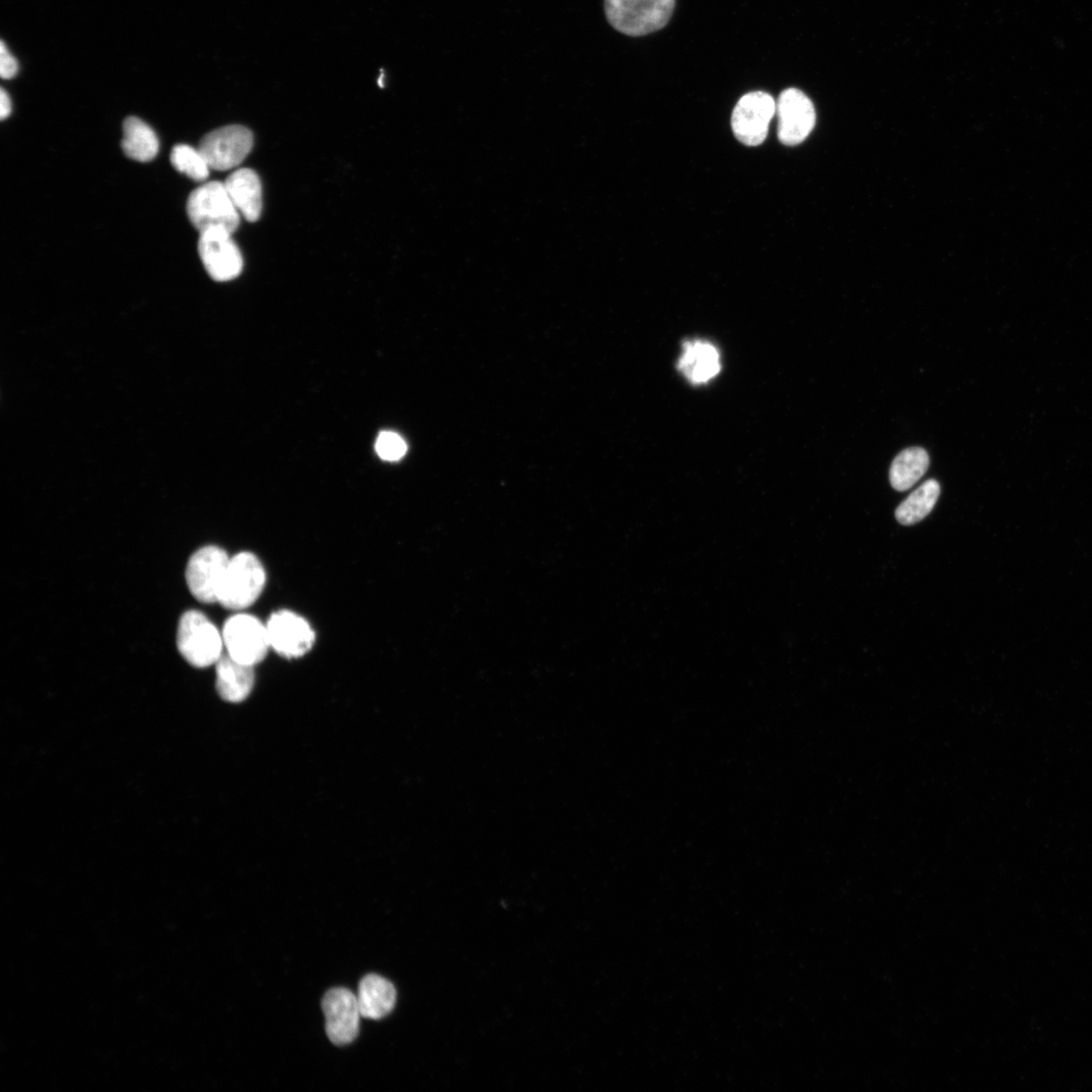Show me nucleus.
Returning <instances> with one entry per match:
<instances>
[{
    "label": "nucleus",
    "mask_w": 1092,
    "mask_h": 1092,
    "mask_svg": "<svg viewBox=\"0 0 1092 1092\" xmlns=\"http://www.w3.org/2000/svg\"><path fill=\"white\" fill-rule=\"evenodd\" d=\"M676 0H605L609 24L629 37H642L664 29L672 19Z\"/></svg>",
    "instance_id": "nucleus-1"
},
{
    "label": "nucleus",
    "mask_w": 1092,
    "mask_h": 1092,
    "mask_svg": "<svg viewBox=\"0 0 1092 1092\" xmlns=\"http://www.w3.org/2000/svg\"><path fill=\"white\" fill-rule=\"evenodd\" d=\"M223 635L202 612H185L178 624L177 647L192 667L205 669L216 665L223 651Z\"/></svg>",
    "instance_id": "nucleus-2"
},
{
    "label": "nucleus",
    "mask_w": 1092,
    "mask_h": 1092,
    "mask_svg": "<svg viewBox=\"0 0 1092 1092\" xmlns=\"http://www.w3.org/2000/svg\"><path fill=\"white\" fill-rule=\"evenodd\" d=\"M267 574L260 559L252 553H240L230 560L219 595V603L230 610H243L260 599Z\"/></svg>",
    "instance_id": "nucleus-3"
},
{
    "label": "nucleus",
    "mask_w": 1092,
    "mask_h": 1092,
    "mask_svg": "<svg viewBox=\"0 0 1092 1092\" xmlns=\"http://www.w3.org/2000/svg\"><path fill=\"white\" fill-rule=\"evenodd\" d=\"M186 212L191 224L200 232L219 227L234 233L240 225V213L225 183L219 181L194 189L188 196Z\"/></svg>",
    "instance_id": "nucleus-4"
},
{
    "label": "nucleus",
    "mask_w": 1092,
    "mask_h": 1092,
    "mask_svg": "<svg viewBox=\"0 0 1092 1092\" xmlns=\"http://www.w3.org/2000/svg\"><path fill=\"white\" fill-rule=\"evenodd\" d=\"M222 635L227 654L242 664L255 667L267 658L271 648L267 625L253 615L230 617Z\"/></svg>",
    "instance_id": "nucleus-5"
},
{
    "label": "nucleus",
    "mask_w": 1092,
    "mask_h": 1092,
    "mask_svg": "<svg viewBox=\"0 0 1092 1092\" xmlns=\"http://www.w3.org/2000/svg\"><path fill=\"white\" fill-rule=\"evenodd\" d=\"M230 560L227 553L215 545L205 546L191 556L186 568V582L197 601L206 604L219 602Z\"/></svg>",
    "instance_id": "nucleus-6"
},
{
    "label": "nucleus",
    "mask_w": 1092,
    "mask_h": 1092,
    "mask_svg": "<svg viewBox=\"0 0 1092 1092\" xmlns=\"http://www.w3.org/2000/svg\"><path fill=\"white\" fill-rule=\"evenodd\" d=\"M253 132L241 125H231L207 134L198 145L211 169L226 171L240 165L253 151Z\"/></svg>",
    "instance_id": "nucleus-7"
},
{
    "label": "nucleus",
    "mask_w": 1092,
    "mask_h": 1092,
    "mask_svg": "<svg viewBox=\"0 0 1092 1092\" xmlns=\"http://www.w3.org/2000/svg\"><path fill=\"white\" fill-rule=\"evenodd\" d=\"M776 102L764 91L744 94L734 107L731 127L736 139L747 146L761 145L776 114Z\"/></svg>",
    "instance_id": "nucleus-8"
},
{
    "label": "nucleus",
    "mask_w": 1092,
    "mask_h": 1092,
    "mask_svg": "<svg viewBox=\"0 0 1092 1092\" xmlns=\"http://www.w3.org/2000/svg\"><path fill=\"white\" fill-rule=\"evenodd\" d=\"M198 255L208 272L216 281H229L240 275L243 270V258L239 247L232 238V232L224 228H209L200 232Z\"/></svg>",
    "instance_id": "nucleus-9"
},
{
    "label": "nucleus",
    "mask_w": 1092,
    "mask_h": 1092,
    "mask_svg": "<svg viewBox=\"0 0 1092 1092\" xmlns=\"http://www.w3.org/2000/svg\"><path fill=\"white\" fill-rule=\"evenodd\" d=\"M778 137L781 143L796 146L803 143L816 126L817 114L810 97L798 88L784 90L776 103Z\"/></svg>",
    "instance_id": "nucleus-10"
},
{
    "label": "nucleus",
    "mask_w": 1092,
    "mask_h": 1092,
    "mask_svg": "<svg viewBox=\"0 0 1092 1092\" xmlns=\"http://www.w3.org/2000/svg\"><path fill=\"white\" fill-rule=\"evenodd\" d=\"M267 627L271 648L285 659L304 657L315 643L316 635L309 622L288 610L273 613Z\"/></svg>",
    "instance_id": "nucleus-11"
},
{
    "label": "nucleus",
    "mask_w": 1092,
    "mask_h": 1092,
    "mask_svg": "<svg viewBox=\"0 0 1092 1092\" xmlns=\"http://www.w3.org/2000/svg\"><path fill=\"white\" fill-rule=\"evenodd\" d=\"M326 1019V1032L333 1044L349 1045L357 1038L360 1031L361 1011L358 997L345 988H334L327 992L322 1003Z\"/></svg>",
    "instance_id": "nucleus-12"
},
{
    "label": "nucleus",
    "mask_w": 1092,
    "mask_h": 1092,
    "mask_svg": "<svg viewBox=\"0 0 1092 1092\" xmlns=\"http://www.w3.org/2000/svg\"><path fill=\"white\" fill-rule=\"evenodd\" d=\"M679 371L693 384H704L716 378L721 371L720 354L707 340H691L683 345Z\"/></svg>",
    "instance_id": "nucleus-13"
},
{
    "label": "nucleus",
    "mask_w": 1092,
    "mask_h": 1092,
    "mask_svg": "<svg viewBox=\"0 0 1092 1092\" xmlns=\"http://www.w3.org/2000/svg\"><path fill=\"white\" fill-rule=\"evenodd\" d=\"M256 685L255 667L242 664L223 655L216 664V689L222 701L231 705L244 703Z\"/></svg>",
    "instance_id": "nucleus-14"
},
{
    "label": "nucleus",
    "mask_w": 1092,
    "mask_h": 1092,
    "mask_svg": "<svg viewBox=\"0 0 1092 1092\" xmlns=\"http://www.w3.org/2000/svg\"><path fill=\"white\" fill-rule=\"evenodd\" d=\"M237 208L248 222L260 220L263 212V184L259 174L250 168L234 171L224 182Z\"/></svg>",
    "instance_id": "nucleus-15"
},
{
    "label": "nucleus",
    "mask_w": 1092,
    "mask_h": 1092,
    "mask_svg": "<svg viewBox=\"0 0 1092 1092\" xmlns=\"http://www.w3.org/2000/svg\"><path fill=\"white\" fill-rule=\"evenodd\" d=\"M396 992L386 979L371 974L360 983L358 1002L363 1018L381 1020L394 1008Z\"/></svg>",
    "instance_id": "nucleus-16"
},
{
    "label": "nucleus",
    "mask_w": 1092,
    "mask_h": 1092,
    "mask_svg": "<svg viewBox=\"0 0 1092 1092\" xmlns=\"http://www.w3.org/2000/svg\"><path fill=\"white\" fill-rule=\"evenodd\" d=\"M122 148L125 155L139 163L154 161L160 153V140L155 130L136 117L125 120Z\"/></svg>",
    "instance_id": "nucleus-17"
},
{
    "label": "nucleus",
    "mask_w": 1092,
    "mask_h": 1092,
    "mask_svg": "<svg viewBox=\"0 0 1092 1092\" xmlns=\"http://www.w3.org/2000/svg\"><path fill=\"white\" fill-rule=\"evenodd\" d=\"M928 467L929 457L924 449H907L891 465L889 473L891 486L897 491H905L925 476Z\"/></svg>",
    "instance_id": "nucleus-18"
},
{
    "label": "nucleus",
    "mask_w": 1092,
    "mask_h": 1092,
    "mask_svg": "<svg viewBox=\"0 0 1092 1092\" xmlns=\"http://www.w3.org/2000/svg\"><path fill=\"white\" fill-rule=\"evenodd\" d=\"M940 487L935 480H928L913 491L897 509L896 517L903 525H913L925 519L933 509L939 497Z\"/></svg>",
    "instance_id": "nucleus-19"
},
{
    "label": "nucleus",
    "mask_w": 1092,
    "mask_h": 1092,
    "mask_svg": "<svg viewBox=\"0 0 1092 1092\" xmlns=\"http://www.w3.org/2000/svg\"><path fill=\"white\" fill-rule=\"evenodd\" d=\"M170 161L177 171L194 181H204L209 177L211 168L198 148L176 145L172 149Z\"/></svg>",
    "instance_id": "nucleus-20"
},
{
    "label": "nucleus",
    "mask_w": 1092,
    "mask_h": 1092,
    "mask_svg": "<svg viewBox=\"0 0 1092 1092\" xmlns=\"http://www.w3.org/2000/svg\"><path fill=\"white\" fill-rule=\"evenodd\" d=\"M376 451L382 460L396 462L406 455L407 444L400 435L384 431L378 437Z\"/></svg>",
    "instance_id": "nucleus-21"
},
{
    "label": "nucleus",
    "mask_w": 1092,
    "mask_h": 1092,
    "mask_svg": "<svg viewBox=\"0 0 1092 1092\" xmlns=\"http://www.w3.org/2000/svg\"><path fill=\"white\" fill-rule=\"evenodd\" d=\"M0 74L4 79L14 78L19 71V64L16 58L8 52L5 42H2V49H0Z\"/></svg>",
    "instance_id": "nucleus-22"
},
{
    "label": "nucleus",
    "mask_w": 1092,
    "mask_h": 1092,
    "mask_svg": "<svg viewBox=\"0 0 1092 1092\" xmlns=\"http://www.w3.org/2000/svg\"><path fill=\"white\" fill-rule=\"evenodd\" d=\"M12 113V101L10 95L3 88L0 93V118L6 120Z\"/></svg>",
    "instance_id": "nucleus-23"
}]
</instances>
